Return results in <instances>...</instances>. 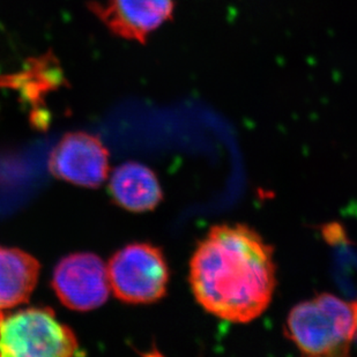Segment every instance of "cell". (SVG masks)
<instances>
[{
	"instance_id": "cell-3",
	"label": "cell",
	"mask_w": 357,
	"mask_h": 357,
	"mask_svg": "<svg viewBox=\"0 0 357 357\" xmlns=\"http://www.w3.org/2000/svg\"><path fill=\"white\" fill-rule=\"evenodd\" d=\"M79 354L77 337L47 307L0 311V356L66 357Z\"/></svg>"
},
{
	"instance_id": "cell-5",
	"label": "cell",
	"mask_w": 357,
	"mask_h": 357,
	"mask_svg": "<svg viewBox=\"0 0 357 357\" xmlns=\"http://www.w3.org/2000/svg\"><path fill=\"white\" fill-rule=\"evenodd\" d=\"M52 287L61 303L75 311L101 307L110 294L108 270L93 253H75L61 259L54 270Z\"/></svg>"
},
{
	"instance_id": "cell-6",
	"label": "cell",
	"mask_w": 357,
	"mask_h": 357,
	"mask_svg": "<svg viewBox=\"0 0 357 357\" xmlns=\"http://www.w3.org/2000/svg\"><path fill=\"white\" fill-rule=\"evenodd\" d=\"M52 175L84 188H98L109 174V153L98 137L72 132L54 147L49 160Z\"/></svg>"
},
{
	"instance_id": "cell-1",
	"label": "cell",
	"mask_w": 357,
	"mask_h": 357,
	"mask_svg": "<svg viewBox=\"0 0 357 357\" xmlns=\"http://www.w3.org/2000/svg\"><path fill=\"white\" fill-rule=\"evenodd\" d=\"M190 283L209 314L249 323L266 310L273 297V250L249 227H213L193 253Z\"/></svg>"
},
{
	"instance_id": "cell-2",
	"label": "cell",
	"mask_w": 357,
	"mask_h": 357,
	"mask_svg": "<svg viewBox=\"0 0 357 357\" xmlns=\"http://www.w3.org/2000/svg\"><path fill=\"white\" fill-rule=\"evenodd\" d=\"M357 333V302L321 294L294 307L286 334L307 356H344Z\"/></svg>"
},
{
	"instance_id": "cell-8",
	"label": "cell",
	"mask_w": 357,
	"mask_h": 357,
	"mask_svg": "<svg viewBox=\"0 0 357 357\" xmlns=\"http://www.w3.org/2000/svg\"><path fill=\"white\" fill-rule=\"evenodd\" d=\"M109 190L123 208L147 212L161 202V186L153 170L138 162H128L112 172Z\"/></svg>"
},
{
	"instance_id": "cell-4",
	"label": "cell",
	"mask_w": 357,
	"mask_h": 357,
	"mask_svg": "<svg viewBox=\"0 0 357 357\" xmlns=\"http://www.w3.org/2000/svg\"><path fill=\"white\" fill-rule=\"evenodd\" d=\"M110 289L125 303L149 304L167 293L169 268L161 250L147 243L125 246L108 265Z\"/></svg>"
},
{
	"instance_id": "cell-7",
	"label": "cell",
	"mask_w": 357,
	"mask_h": 357,
	"mask_svg": "<svg viewBox=\"0 0 357 357\" xmlns=\"http://www.w3.org/2000/svg\"><path fill=\"white\" fill-rule=\"evenodd\" d=\"M89 7L112 34L145 43L172 17L175 5L174 0H105L91 3Z\"/></svg>"
},
{
	"instance_id": "cell-9",
	"label": "cell",
	"mask_w": 357,
	"mask_h": 357,
	"mask_svg": "<svg viewBox=\"0 0 357 357\" xmlns=\"http://www.w3.org/2000/svg\"><path fill=\"white\" fill-rule=\"evenodd\" d=\"M40 264L19 249L0 246V311L26 303L38 283Z\"/></svg>"
}]
</instances>
